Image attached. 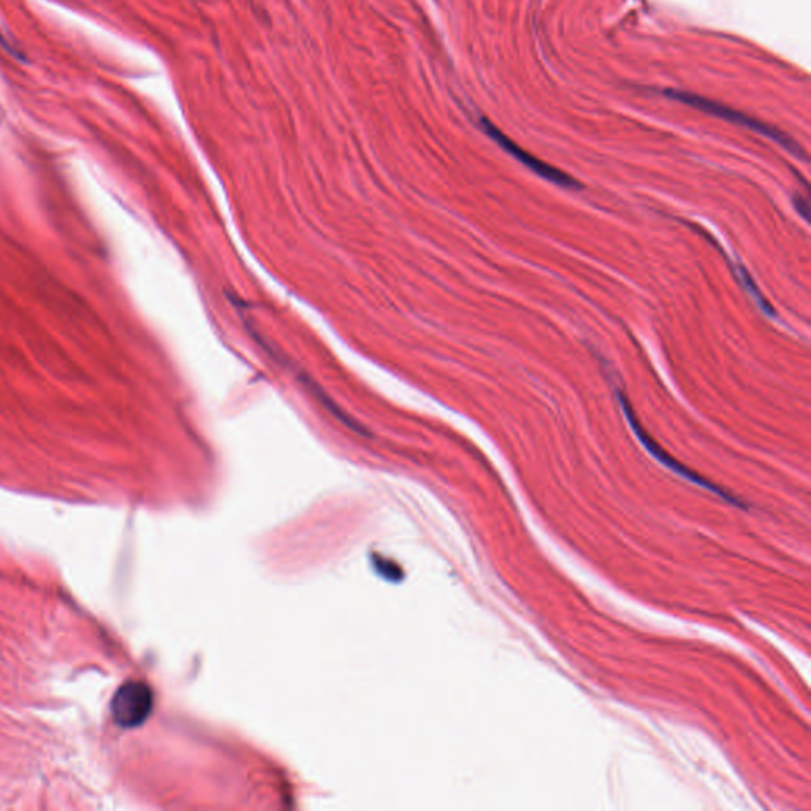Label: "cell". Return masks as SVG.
Returning <instances> with one entry per match:
<instances>
[{
  "label": "cell",
  "instance_id": "cell-5",
  "mask_svg": "<svg viewBox=\"0 0 811 811\" xmlns=\"http://www.w3.org/2000/svg\"><path fill=\"white\" fill-rule=\"evenodd\" d=\"M0 47H4V48L6 49V53L16 56V57H19V59H25V57L19 55L18 51H16V48H15V47H12V45H10V42L6 40V36H4V32H2V30H0Z\"/></svg>",
  "mask_w": 811,
  "mask_h": 811
},
{
  "label": "cell",
  "instance_id": "cell-3",
  "mask_svg": "<svg viewBox=\"0 0 811 811\" xmlns=\"http://www.w3.org/2000/svg\"><path fill=\"white\" fill-rule=\"evenodd\" d=\"M481 126L487 133L488 137L496 141L503 150L507 151L512 157H515L518 162H522L525 167H528L531 172L539 174L544 180L550 181L556 186L566 187V189H582V184L578 181L574 180L569 174H566L561 170L555 169L548 163L542 162L537 157L531 156L526 151L522 150L520 146L515 145L511 139H507L504 133L499 130L498 127L493 126L492 122L487 120H481Z\"/></svg>",
  "mask_w": 811,
  "mask_h": 811
},
{
  "label": "cell",
  "instance_id": "cell-4",
  "mask_svg": "<svg viewBox=\"0 0 811 811\" xmlns=\"http://www.w3.org/2000/svg\"><path fill=\"white\" fill-rule=\"evenodd\" d=\"M619 404H621V408H623V412H625L626 419L629 421L631 423L632 430H634V433L638 436L639 441L642 442L645 447H647V451L653 455V457L658 458L662 464H666L667 468L672 469L673 473H677V474L681 475V477H686L688 481L694 482L697 485H701L703 488H709L712 492L718 493V494H722L724 498L729 499V501H733L735 503V499L731 498V496H727L726 493L723 492L722 488L715 487L712 482L705 481L703 477L696 474V473H692L691 469L686 468L683 464L679 463L677 460H673L669 453L662 451L660 444H656L655 441L651 439L645 430H643L642 425L639 423L638 417L634 414V411H632L631 404L628 401V398L623 395V393H619Z\"/></svg>",
  "mask_w": 811,
  "mask_h": 811
},
{
  "label": "cell",
  "instance_id": "cell-1",
  "mask_svg": "<svg viewBox=\"0 0 811 811\" xmlns=\"http://www.w3.org/2000/svg\"><path fill=\"white\" fill-rule=\"evenodd\" d=\"M664 94H666L667 97L673 99V100H677V102L686 103V105H690L692 109H701L703 113L718 116V118L729 120V122H733V124H737V126L746 127V129H750L753 132L761 133L764 137L774 140L775 143L783 146L785 150L789 151L794 156L800 157L802 161H806V151L802 150V146H800L799 143H795L789 135L782 132V130H778L775 127L765 124L763 120H754V118L743 115V113H740V111L729 109L726 105L712 102L709 99H703V97L696 96V94H691V92L669 89L666 90Z\"/></svg>",
  "mask_w": 811,
  "mask_h": 811
},
{
  "label": "cell",
  "instance_id": "cell-2",
  "mask_svg": "<svg viewBox=\"0 0 811 811\" xmlns=\"http://www.w3.org/2000/svg\"><path fill=\"white\" fill-rule=\"evenodd\" d=\"M152 691L150 686L140 681H130L116 692L111 709L116 724L120 727H137L145 722L152 710Z\"/></svg>",
  "mask_w": 811,
  "mask_h": 811
}]
</instances>
